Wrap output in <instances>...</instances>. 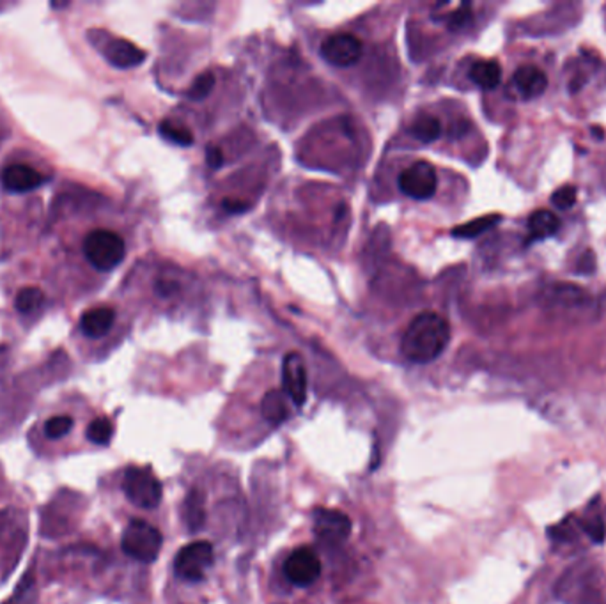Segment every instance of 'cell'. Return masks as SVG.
<instances>
[{"label": "cell", "mask_w": 606, "mask_h": 604, "mask_svg": "<svg viewBox=\"0 0 606 604\" xmlns=\"http://www.w3.org/2000/svg\"><path fill=\"white\" fill-rule=\"evenodd\" d=\"M449 340V323L440 314L425 310L408 324L401 340V353L413 364H429L445 351Z\"/></svg>", "instance_id": "1"}, {"label": "cell", "mask_w": 606, "mask_h": 604, "mask_svg": "<svg viewBox=\"0 0 606 604\" xmlns=\"http://www.w3.org/2000/svg\"><path fill=\"white\" fill-rule=\"evenodd\" d=\"M122 551L139 562L151 564L162 551V533L142 519H133L121 537Z\"/></svg>", "instance_id": "2"}, {"label": "cell", "mask_w": 606, "mask_h": 604, "mask_svg": "<svg viewBox=\"0 0 606 604\" xmlns=\"http://www.w3.org/2000/svg\"><path fill=\"white\" fill-rule=\"evenodd\" d=\"M84 254L88 261L100 272H110L119 266L126 254L124 239L106 229H97L84 239Z\"/></svg>", "instance_id": "3"}, {"label": "cell", "mask_w": 606, "mask_h": 604, "mask_svg": "<svg viewBox=\"0 0 606 604\" xmlns=\"http://www.w3.org/2000/svg\"><path fill=\"white\" fill-rule=\"evenodd\" d=\"M122 491L130 504L140 508H156L162 502V484L160 481L144 468L131 466L124 472Z\"/></svg>", "instance_id": "4"}, {"label": "cell", "mask_w": 606, "mask_h": 604, "mask_svg": "<svg viewBox=\"0 0 606 604\" xmlns=\"http://www.w3.org/2000/svg\"><path fill=\"white\" fill-rule=\"evenodd\" d=\"M400 190L415 201H427L436 194L438 174L429 162H415L406 167L398 178Z\"/></svg>", "instance_id": "5"}, {"label": "cell", "mask_w": 606, "mask_h": 604, "mask_svg": "<svg viewBox=\"0 0 606 604\" xmlns=\"http://www.w3.org/2000/svg\"><path fill=\"white\" fill-rule=\"evenodd\" d=\"M215 551L207 541H196L183 546L174 558V571L185 582H201L213 564Z\"/></svg>", "instance_id": "6"}, {"label": "cell", "mask_w": 606, "mask_h": 604, "mask_svg": "<svg viewBox=\"0 0 606 604\" xmlns=\"http://www.w3.org/2000/svg\"><path fill=\"white\" fill-rule=\"evenodd\" d=\"M362 50H364L362 41L348 32L328 36L319 46L321 57L335 68L355 66L362 57Z\"/></svg>", "instance_id": "7"}, {"label": "cell", "mask_w": 606, "mask_h": 604, "mask_svg": "<svg viewBox=\"0 0 606 604\" xmlns=\"http://www.w3.org/2000/svg\"><path fill=\"white\" fill-rule=\"evenodd\" d=\"M286 578L297 587H310L321 575V560L310 548H297L284 564Z\"/></svg>", "instance_id": "8"}, {"label": "cell", "mask_w": 606, "mask_h": 604, "mask_svg": "<svg viewBox=\"0 0 606 604\" xmlns=\"http://www.w3.org/2000/svg\"><path fill=\"white\" fill-rule=\"evenodd\" d=\"M314 532L326 544H341L351 533V519L337 508H317L314 514Z\"/></svg>", "instance_id": "9"}, {"label": "cell", "mask_w": 606, "mask_h": 604, "mask_svg": "<svg viewBox=\"0 0 606 604\" xmlns=\"http://www.w3.org/2000/svg\"><path fill=\"white\" fill-rule=\"evenodd\" d=\"M282 389L297 406H303L307 401V371L299 353L286 355L282 362Z\"/></svg>", "instance_id": "10"}, {"label": "cell", "mask_w": 606, "mask_h": 604, "mask_svg": "<svg viewBox=\"0 0 606 604\" xmlns=\"http://www.w3.org/2000/svg\"><path fill=\"white\" fill-rule=\"evenodd\" d=\"M45 183V178L34 171L32 167L16 164L7 167L2 172V185L5 187V190L14 192V194H25L30 190L39 189Z\"/></svg>", "instance_id": "11"}, {"label": "cell", "mask_w": 606, "mask_h": 604, "mask_svg": "<svg viewBox=\"0 0 606 604\" xmlns=\"http://www.w3.org/2000/svg\"><path fill=\"white\" fill-rule=\"evenodd\" d=\"M105 57L112 66L119 70H130L146 61V52L126 39H114L106 45Z\"/></svg>", "instance_id": "12"}, {"label": "cell", "mask_w": 606, "mask_h": 604, "mask_svg": "<svg viewBox=\"0 0 606 604\" xmlns=\"http://www.w3.org/2000/svg\"><path fill=\"white\" fill-rule=\"evenodd\" d=\"M512 84L523 98H535L546 91L548 77L535 66H521L516 70Z\"/></svg>", "instance_id": "13"}, {"label": "cell", "mask_w": 606, "mask_h": 604, "mask_svg": "<svg viewBox=\"0 0 606 604\" xmlns=\"http://www.w3.org/2000/svg\"><path fill=\"white\" fill-rule=\"evenodd\" d=\"M114 321H115L114 308H110V306H98V308L88 310L80 317V328H82V331L88 337L100 339V337L106 335L110 331Z\"/></svg>", "instance_id": "14"}, {"label": "cell", "mask_w": 606, "mask_h": 604, "mask_svg": "<svg viewBox=\"0 0 606 604\" xmlns=\"http://www.w3.org/2000/svg\"><path fill=\"white\" fill-rule=\"evenodd\" d=\"M559 227H560V218L548 209L534 211L528 218V232H530L532 241H539V239H544L555 234Z\"/></svg>", "instance_id": "15"}, {"label": "cell", "mask_w": 606, "mask_h": 604, "mask_svg": "<svg viewBox=\"0 0 606 604\" xmlns=\"http://www.w3.org/2000/svg\"><path fill=\"white\" fill-rule=\"evenodd\" d=\"M470 79L481 89H495L502 80V68L497 61H477L470 68Z\"/></svg>", "instance_id": "16"}, {"label": "cell", "mask_w": 606, "mask_h": 604, "mask_svg": "<svg viewBox=\"0 0 606 604\" xmlns=\"http://www.w3.org/2000/svg\"><path fill=\"white\" fill-rule=\"evenodd\" d=\"M261 411H263V416L274 425L286 422L288 416H290L288 396L281 390L266 392V396L263 398V403H261Z\"/></svg>", "instance_id": "17"}, {"label": "cell", "mask_w": 606, "mask_h": 604, "mask_svg": "<svg viewBox=\"0 0 606 604\" xmlns=\"http://www.w3.org/2000/svg\"><path fill=\"white\" fill-rule=\"evenodd\" d=\"M409 133L417 140H420L424 144H429V142H434V140L440 138V135H442V122H440L438 117L425 113V115H420V117H417L413 121V124L409 126Z\"/></svg>", "instance_id": "18"}, {"label": "cell", "mask_w": 606, "mask_h": 604, "mask_svg": "<svg viewBox=\"0 0 606 604\" xmlns=\"http://www.w3.org/2000/svg\"><path fill=\"white\" fill-rule=\"evenodd\" d=\"M160 135L176 144V146H183V147H189L194 144V133L190 131V128H187L185 124L181 122H176V121H162L160 122V128H158Z\"/></svg>", "instance_id": "19"}, {"label": "cell", "mask_w": 606, "mask_h": 604, "mask_svg": "<svg viewBox=\"0 0 606 604\" xmlns=\"http://www.w3.org/2000/svg\"><path fill=\"white\" fill-rule=\"evenodd\" d=\"M183 519L190 530H199L204 523V497L201 491L194 490L183 505Z\"/></svg>", "instance_id": "20"}, {"label": "cell", "mask_w": 606, "mask_h": 604, "mask_svg": "<svg viewBox=\"0 0 606 604\" xmlns=\"http://www.w3.org/2000/svg\"><path fill=\"white\" fill-rule=\"evenodd\" d=\"M501 220H502L501 214H486V216H481L477 220H472L468 223H463V225L456 227L452 231V236H456V238H476V236L483 234L484 231L492 229Z\"/></svg>", "instance_id": "21"}, {"label": "cell", "mask_w": 606, "mask_h": 604, "mask_svg": "<svg viewBox=\"0 0 606 604\" xmlns=\"http://www.w3.org/2000/svg\"><path fill=\"white\" fill-rule=\"evenodd\" d=\"M112 432H114V427H112V422L105 416H100V418H95L89 425H88V431H86V436L91 443L95 445H108L110 440H112Z\"/></svg>", "instance_id": "22"}, {"label": "cell", "mask_w": 606, "mask_h": 604, "mask_svg": "<svg viewBox=\"0 0 606 604\" xmlns=\"http://www.w3.org/2000/svg\"><path fill=\"white\" fill-rule=\"evenodd\" d=\"M45 302V295L39 288H23L16 297V308L21 314H30L38 310Z\"/></svg>", "instance_id": "23"}, {"label": "cell", "mask_w": 606, "mask_h": 604, "mask_svg": "<svg viewBox=\"0 0 606 604\" xmlns=\"http://www.w3.org/2000/svg\"><path fill=\"white\" fill-rule=\"evenodd\" d=\"M73 429V418L70 415H57V416H52L43 431L45 434L50 438V440H61L64 436L70 434V431Z\"/></svg>", "instance_id": "24"}, {"label": "cell", "mask_w": 606, "mask_h": 604, "mask_svg": "<svg viewBox=\"0 0 606 604\" xmlns=\"http://www.w3.org/2000/svg\"><path fill=\"white\" fill-rule=\"evenodd\" d=\"M215 82H216L215 75L209 73V71H204L194 80V84H192V88L189 91V96L194 101H201L204 98H207L209 93L215 88Z\"/></svg>", "instance_id": "25"}, {"label": "cell", "mask_w": 606, "mask_h": 604, "mask_svg": "<svg viewBox=\"0 0 606 604\" xmlns=\"http://www.w3.org/2000/svg\"><path fill=\"white\" fill-rule=\"evenodd\" d=\"M577 197H578V192L575 187L571 185H564L560 189H557L551 196V202L559 207V209H569L575 206L577 202Z\"/></svg>", "instance_id": "26"}, {"label": "cell", "mask_w": 606, "mask_h": 604, "mask_svg": "<svg viewBox=\"0 0 606 604\" xmlns=\"http://www.w3.org/2000/svg\"><path fill=\"white\" fill-rule=\"evenodd\" d=\"M470 4H463L458 11H454L450 16H449V29L450 30H458L461 29L463 25H467V21L470 20Z\"/></svg>", "instance_id": "27"}, {"label": "cell", "mask_w": 606, "mask_h": 604, "mask_svg": "<svg viewBox=\"0 0 606 604\" xmlns=\"http://www.w3.org/2000/svg\"><path fill=\"white\" fill-rule=\"evenodd\" d=\"M584 530L587 532V535L596 541V542H603L605 539V523L600 517H593L591 521L584 523Z\"/></svg>", "instance_id": "28"}, {"label": "cell", "mask_w": 606, "mask_h": 604, "mask_svg": "<svg viewBox=\"0 0 606 604\" xmlns=\"http://www.w3.org/2000/svg\"><path fill=\"white\" fill-rule=\"evenodd\" d=\"M206 162H207V165H209L211 169H220V167L223 165V153H222L218 147L211 146V147H207V151H206Z\"/></svg>", "instance_id": "29"}, {"label": "cell", "mask_w": 606, "mask_h": 604, "mask_svg": "<svg viewBox=\"0 0 606 604\" xmlns=\"http://www.w3.org/2000/svg\"><path fill=\"white\" fill-rule=\"evenodd\" d=\"M174 291H176L174 282H158V284H156V293H158L160 297H171Z\"/></svg>", "instance_id": "30"}, {"label": "cell", "mask_w": 606, "mask_h": 604, "mask_svg": "<svg viewBox=\"0 0 606 604\" xmlns=\"http://www.w3.org/2000/svg\"><path fill=\"white\" fill-rule=\"evenodd\" d=\"M223 207L229 211V213H241L245 209H248V206L245 202L238 201H225L223 202Z\"/></svg>", "instance_id": "31"}]
</instances>
